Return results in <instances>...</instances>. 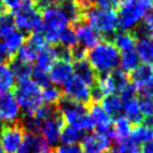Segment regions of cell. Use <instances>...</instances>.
<instances>
[{
    "label": "cell",
    "instance_id": "cell-49",
    "mask_svg": "<svg viewBox=\"0 0 153 153\" xmlns=\"http://www.w3.org/2000/svg\"><path fill=\"white\" fill-rule=\"evenodd\" d=\"M94 2V0H77V4H81L83 8H86V7H89L91 4Z\"/></svg>",
    "mask_w": 153,
    "mask_h": 153
},
{
    "label": "cell",
    "instance_id": "cell-21",
    "mask_svg": "<svg viewBox=\"0 0 153 153\" xmlns=\"http://www.w3.org/2000/svg\"><path fill=\"white\" fill-rule=\"evenodd\" d=\"M56 60H57L56 46L46 45L36 56V59H35L36 66L35 67L45 71V72H49L51 67L54 65Z\"/></svg>",
    "mask_w": 153,
    "mask_h": 153
},
{
    "label": "cell",
    "instance_id": "cell-41",
    "mask_svg": "<svg viewBox=\"0 0 153 153\" xmlns=\"http://www.w3.org/2000/svg\"><path fill=\"white\" fill-rule=\"evenodd\" d=\"M140 111L143 117H149L153 115V98L149 97H141L139 100Z\"/></svg>",
    "mask_w": 153,
    "mask_h": 153
},
{
    "label": "cell",
    "instance_id": "cell-39",
    "mask_svg": "<svg viewBox=\"0 0 153 153\" xmlns=\"http://www.w3.org/2000/svg\"><path fill=\"white\" fill-rule=\"evenodd\" d=\"M15 29V22L13 16L9 13H0V39Z\"/></svg>",
    "mask_w": 153,
    "mask_h": 153
},
{
    "label": "cell",
    "instance_id": "cell-24",
    "mask_svg": "<svg viewBox=\"0 0 153 153\" xmlns=\"http://www.w3.org/2000/svg\"><path fill=\"white\" fill-rule=\"evenodd\" d=\"M102 107L107 114L111 116V119H117L120 116H123V107H122V101L117 94L107 95L102 100Z\"/></svg>",
    "mask_w": 153,
    "mask_h": 153
},
{
    "label": "cell",
    "instance_id": "cell-5",
    "mask_svg": "<svg viewBox=\"0 0 153 153\" xmlns=\"http://www.w3.org/2000/svg\"><path fill=\"white\" fill-rule=\"evenodd\" d=\"M58 113L64 123L82 132H91L94 128L89 119L88 110L84 104L73 102L64 97L58 103Z\"/></svg>",
    "mask_w": 153,
    "mask_h": 153
},
{
    "label": "cell",
    "instance_id": "cell-20",
    "mask_svg": "<svg viewBox=\"0 0 153 153\" xmlns=\"http://www.w3.org/2000/svg\"><path fill=\"white\" fill-rule=\"evenodd\" d=\"M73 76L84 82L88 86L93 87L97 81V74L86 59L74 62L73 64Z\"/></svg>",
    "mask_w": 153,
    "mask_h": 153
},
{
    "label": "cell",
    "instance_id": "cell-53",
    "mask_svg": "<svg viewBox=\"0 0 153 153\" xmlns=\"http://www.w3.org/2000/svg\"><path fill=\"white\" fill-rule=\"evenodd\" d=\"M0 153H4V150H2V148H1V145H0Z\"/></svg>",
    "mask_w": 153,
    "mask_h": 153
},
{
    "label": "cell",
    "instance_id": "cell-45",
    "mask_svg": "<svg viewBox=\"0 0 153 153\" xmlns=\"http://www.w3.org/2000/svg\"><path fill=\"white\" fill-rule=\"evenodd\" d=\"M98 7L101 8H107V9H114L119 7L121 4V0H94Z\"/></svg>",
    "mask_w": 153,
    "mask_h": 153
},
{
    "label": "cell",
    "instance_id": "cell-23",
    "mask_svg": "<svg viewBox=\"0 0 153 153\" xmlns=\"http://www.w3.org/2000/svg\"><path fill=\"white\" fill-rule=\"evenodd\" d=\"M113 44L120 53L132 51L135 49L136 37L131 31H125V30L116 31L113 35Z\"/></svg>",
    "mask_w": 153,
    "mask_h": 153
},
{
    "label": "cell",
    "instance_id": "cell-8",
    "mask_svg": "<svg viewBox=\"0 0 153 153\" xmlns=\"http://www.w3.org/2000/svg\"><path fill=\"white\" fill-rule=\"evenodd\" d=\"M95 85L97 86L105 97L107 95L121 93L123 89H125L130 85V78L126 73L117 68L114 72L101 76V78H98L96 81Z\"/></svg>",
    "mask_w": 153,
    "mask_h": 153
},
{
    "label": "cell",
    "instance_id": "cell-31",
    "mask_svg": "<svg viewBox=\"0 0 153 153\" xmlns=\"http://www.w3.org/2000/svg\"><path fill=\"white\" fill-rule=\"evenodd\" d=\"M84 132L78 130L76 128H73L69 125H65L59 136V142H62L63 145H72L77 144L84 137Z\"/></svg>",
    "mask_w": 153,
    "mask_h": 153
},
{
    "label": "cell",
    "instance_id": "cell-16",
    "mask_svg": "<svg viewBox=\"0 0 153 153\" xmlns=\"http://www.w3.org/2000/svg\"><path fill=\"white\" fill-rule=\"evenodd\" d=\"M88 115L93 124V128L97 130V133L106 134L113 139V133H112L113 121L100 103L92 104V106L88 108Z\"/></svg>",
    "mask_w": 153,
    "mask_h": 153
},
{
    "label": "cell",
    "instance_id": "cell-37",
    "mask_svg": "<svg viewBox=\"0 0 153 153\" xmlns=\"http://www.w3.org/2000/svg\"><path fill=\"white\" fill-rule=\"evenodd\" d=\"M110 153H141L139 145L133 143L130 139L125 141H119L108 151Z\"/></svg>",
    "mask_w": 153,
    "mask_h": 153
},
{
    "label": "cell",
    "instance_id": "cell-19",
    "mask_svg": "<svg viewBox=\"0 0 153 153\" xmlns=\"http://www.w3.org/2000/svg\"><path fill=\"white\" fill-rule=\"evenodd\" d=\"M48 74L51 84L63 86L73 76V64L67 60H56Z\"/></svg>",
    "mask_w": 153,
    "mask_h": 153
},
{
    "label": "cell",
    "instance_id": "cell-38",
    "mask_svg": "<svg viewBox=\"0 0 153 153\" xmlns=\"http://www.w3.org/2000/svg\"><path fill=\"white\" fill-rule=\"evenodd\" d=\"M31 81L34 82L39 88H45L47 86L51 85V78H49V74L48 72L38 69L36 67H33V73H31Z\"/></svg>",
    "mask_w": 153,
    "mask_h": 153
},
{
    "label": "cell",
    "instance_id": "cell-13",
    "mask_svg": "<svg viewBox=\"0 0 153 153\" xmlns=\"http://www.w3.org/2000/svg\"><path fill=\"white\" fill-rule=\"evenodd\" d=\"M64 126V121L60 117L59 113L57 111V113L53 115L51 117L42 122L38 133L43 136L44 140L46 141L51 148L53 145H56L59 142L60 133H62V130Z\"/></svg>",
    "mask_w": 153,
    "mask_h": 153
},
{
    "label": "cell",
    "instance_id": "cell-17",
    "mask_svg": "<svg viewBox=\"0 0 153 153\" xmlns=\"http://www.w3.org/2000/svg\"><path fill=\"white\" fill-rule=\"evenodd\" d=\"M75 33H76L77 45L83 47L84 49L93 48L102 39V36L86 22H78L75 28Z\"/></svg>",
    "mask_w": 153,
    "mask_h": 153
},
{
    "label": "cell",
    "instance_id": "cell-10",
    "mask_svg": "<svg viewBox=\"0 0 153 153\" xmlns=\"http://www.w3.org/2000/svg\"><path fill=\"white\" fill-rule=\"evenodd\" d=\"M120 98L122 101L124 117L130 121L131 124H140L143 120V115L140 111L139 98L135 88L130 84L126 88L121 92Z\"/></svg>",
    "mask_w": 153,
    "mask_h": 153
},
{
    "label": "cell",
    "instance_id": "cell-47",
    "mask_svg": "<svg viewBox=\"0 0 153 153\" xmlns=\"http://www.w3.org/2000/svg\"><path fill=\"white\" fill-rule=\"evenodd\" d=\"M10 57H11V55L7 51L4 43L0 40V64H6L7 62L10 60Z\"/></svg>",
    "mask_w": 153,
    "mask_h": 153
},
{
    "label": "cell",
    "instance_id": "cell-55",
    "mask_svg": "<svg viewBox=\"0 0 153 153\" xmlns=\"http://www.w3.org/2000/svg\"><path fill=\"white\" fill-rule=\"evenodd\" d=\"M55 153H56V152H55Z\"/></svg>",
    "mask_w": 153,
    "mask_h": 153
},
{
    "label": "cell",
    "instance_id": "cell-26",
    "mask_svg": "<svg viewBox=\"0 0 153 153\" xmlns=\"http://www.w3.org/2000/svg\"><path fill=\"white\" fill-rule=\"evenodd\" d=\"M26 42V37L25 34L19 31L18 29L11 30L9 34H7L4 37V45L6 46L7 51H9L10 55H13V54H17L18 51L22 48V46L25 44Z\"/></svg>",
    "mask_w": 153,
    "mask_h": 153
},
{
    "label": "cell",
    "instance_id": "cell-42",
    "mask_svg": "<svg viewBox=\"0 0 153 153\" xmlns=\"http://www.w3.org/2000/svg\"><path fill=\"white\" fill-rule=\"evenodd\" d=\"M136 93H140L142 97H149L153 98V76L145 82L144 84L136 88Z\"/></svg>",
    "mask_w": 153,
    "mask_h": 153
},
{
    "label": "cell",
    "instance_id": "cell-14",
    "mask_svg": "<svg viewBox=\"0 0 153 153\" xmlns=\"http://www.w3.org/2000/svg\"><path fill=\"white\" fill-rule=\"evenodd\" d=\"M112 137L102 133H88L82 139L81 148L84 153H106L112 148Z\"/></svg>",
    "mask_w": 153,
    "mask_h": 153
},
{
    "label": "cell",
    "instance_id": "cell-54",
    "mask_svg": "<svg viewBox=\"0 0 153 153\" xmlns=\"http://www.w3.org/2000/svg\"><path fill=\"white\" fill-rule=\"evenodd\" d=\"M152 9H153V6H152Z\"/></svg>",
    "mask_w": 153,
    "mask_h": 153
},
{
    "label": "cell",
    "instance_id": "cell-29",
    "mask_svg": "<svg viewBox=\"0 0 153 153\" xmlns=\"http://www.w3.org/2000/svg\"><path fill=\"white\" fill-rule=\"evenodd\" d=\"M141 64V60L136 54L135 49L120 53V66L121 69L128 73H131Z\"/></svg>",
    "mask_w": 153,
    "mask_h": 153
},
{
    "label": "cell",
    "instance_id": "cell-46",
    "mask_svg": "<svg viewBox=\"0 0 153 153\" xmlns=\"http://www.w3.org/2000/svg\"><path fill=\"white\" fill-rule=\"evenodd\" d=\"M22 0H0V7L7 9V10H15L19 7Z\"/></svg>",
    "mask_w": 153,
    "mask_h": 153
},
{
    "label": "cell",
    "instance_id": "cell-33",
    "mask_svg": "<svg viewBox=\"0 0 153 153\" xmlns=\"http://www.w3.org/2000/svg\"><path fill=\"white\" fill-rule=\"evenodd\" d=\"M16 84V79L9 66L6 64H0V93L10 92Z\"/></svg>",
    "mask_w": 153,
    "mask_h": 153
},
{
    "label": "cell",
    "instance_id": "cell-15",
    "mask_svg": "<svg viewBox=\"0 0 153 153\" xmlns=\"http://www.w3.org/2000/svg\"><path fill=\"white\" fill-rule=\"evenodd\" d=\"M46 45L47 43L45 42L43 35L40 33H34V34L30 35L28 39L25 42V44L22 46V48L18 51L17 58L20 60H24L26 63L31 64L36 59L37 54Z\"/></svg>",
    "mask_w": 153,
    "mask_h": 153
},
{
    "label": "cell",
    "instance_id": "cell-1",
    "mask_svg": "<svg viewBox=\"0 0 153 153\" xmlns=\"http://www.w3.org/2000/svg\"><path fill=\"white\" fill-rule=\"evenodd\" d=\"M86 57L95 73L101 76L114 72L120 66V51L112 42H100L87 51Z\"/></svg>",
    "mask_w": 153,
    "mask_h": 153
},
{
    "label": "cell",
    "instance_id": "cell-51",
    "mask_svg": "<svg viewBox=\"0 0 153 153\" xmlns=\"http://www.w3.org/2000/svg\"><path fill=\"white\" fill-rule=\"evenodd\" d=\"M54 1L58 2V4H59L60 6H62V4H68V2H72V1H74V0H54Z\"/></svg>",
    "mask_w": 153,
    "mask_h": 153
},
{
    "label": "cell",
    "instance_id": "cell-11",
    "mask_svg": "<svg viewBox=\"0 0 153 153\" xmlns=\"http://www.w3.org/2000/svg\"><path fill=\"white\" fill-rule=\"evenodd\" d=\"M63 94L65 98L84 105L92 101V87L75 76H72L63 85Z\"/></svg>",
    "mask_w": 153,
    "mask_h": 153
},
{
    "label": "cell",
    "instance_id": "cell-28",
    "mask_svg": "<svg viewBox=\"0 0 153 153\" xmlns=\"http://www.w3.org/2000/svg\"><path fill=\"white\" fill-rule=\"evenodd\" d=\"M130 140L135 143L136 145L146 144L148 142L153 140V128L145 123H140L135 125V128L132 130Z\"/></svg>",
    "mask_w": 153,
    "mask_h": 153
},
{
    "label": "cell",
    "instance_id": "cell-18",
    "mask_svg": "<svg viewBox=\"0 0 153 153\" xmlns=\"http://www.w3.org/2000/svg\"><path fill=\"white\" fill-rule=\"evenodd\" d=\"M18 153H51V146L39 133H26Z\"/></svg>",
    "mask_w": 153,
    "mask_h": 153
},
{
    "label": "cell",
    "instance_id": "cell-32",
    "mask_svg": "<svg viewBox=\"0 0 153 153\" xmlns=\"http://www.w3.org/2000/svg\"><path fill=\"white\" fill-rule=\"evenodd\" d=\"M60 8L63 9L66 17H67L69 24H78L84 19V8L81 4H78L75 1L68 2V4H62Z\"/></svg>",
    "mask_w": 153,
    "mask_h": 153
},
{
    "label": "cell",
    "instance_id": "cell-36",
    "mask_svg": "<svg viewBox=\"0 0 153 153\" xmlns=\"http://www.w3.org/2000/svg\"><path fill=\"white\" fill-rule=\"evenodd\" d=\"M58 44L60 46L69 48V49L77 46V38L75 29L68 26L65 29L62 30L59 34V37H58Z\"/></svg>",
    "mask_w": 153,
    "mask_h": 153
},
{
    "label": "cell",
    "instance_id": "cell-44",
    "mask_svg": "<svg viewBox=\"0 0 153 153\" xmlns=\"http://www.w3.org/2000/svg\"><path fill=\"white\" fill-rule=\"evenodd\" d=\"M71 54H72V60L76 62V60L85 59L87 51H86V49H84L83 47L77 45V46L73 47L72 49H71Z\"/></svg>",
    "mask_w": 153,
    "mask_h": 153
},
{
    "label": "cell",
    "instance_id": "cell-27",
    "mask_svg": "<svg viewBox=\"0 0 153 153\" xmlns=\"http://www.w3.org/2000/svg\"><path fill=\"white\" fill-rule=\"evenodd\" d=\"M10 71L13 73L15 79L18 82L25 81L28 79L31 76L33 73V66L29 63H26L24 60L18 59L17 57L13 58V60H10Z\"/></svg>",
    "mask_w": 153,
    "mask_h": 153
},
{
    "label": "cell",
    "instance_id": "cell-52",
    "mask_svg": "<svg viewBox=\"0 0 153 153\" xmlns=\"http://www.w3.org/2000/svg\"><path fill=\"white\" fill-rule=\"evenodd\" d=\"M150 68H151V72H152V74H153V62L151 63V66H150Z\"/></svg>",
    "mask_w": 153,
    "mask_h": 153
},
{
    "label": "cell",
    "instance_id": "cell-34",
    "mask_svg": "<svg viewBox=\"0 0 153 153\" xmlns=\"http://www.w3.org/2000/svg\"><path fill=\"white\" fill-rule=\"evenodd\" d=\"M62 98H63L62 92L57 86L51 84L45 88H42V100H43V103H45L46 105L54 106L55 104L59 103Z\"/></svg>",
    "mask_w": 153,
    "mask_h": 153
},
{
    "label": "cell",
    "instance_id": "cell-6",
    "mask_svg": "<svg viewBox=\"0 0 153 153\" xmlns=\"http://www.w3.org/2000/svg\"><path fill=\"white\" fill-rule=\"evenodd\" d=\"M15 27L22 33H39L42 28V15L33 0H22L17 9L13 10Z\"/></svg>",
    "mask_w": 153,
    "mask_h": 153
},
{
    "label": "cell",
    "instance_id": "cell-7",
    "mask_svg": "<svg viewBox=\"0 0 153 153\" xmlns=\"http://www.w3.org/2000/svg\"><path fill=\"white\" fill-rule=\"evenodd\" d=\"M13 95L25 115L33 114L38 107L43 105L42 88H39L30 78L18 82Z\"/></svg>",
    "mask_w": 153,
    "mask_h": 153
},
{
    "label": "cell",
    "instance_id": "cell-30",
    "mask_svg": "<svg viewBox=\"0 0 153 153\" xmlns=\"http://www.w3.org/2000/svg\"><path fill=\"white\" fill-rule=\"evenodd\" d=\"M153 76L152 72H151V68L149 65L146 64H140L137 67L131 72V84L134 88H139L142 84H144L145 82L150 79Z\"/></svg>",
    "mask_w": 153,
    "mask_h": 153
},
{
    "label": "cell",
    "instance_id": "cell-25",
    "mask_svg": "<svg viewBox=\"0 0 153 153\" xmlns=\"http://www.w3.org/2000/svg\"><path fill=\"white\" fill-rule=\"evenodd\" d=\"M132 124L130 121L125 119L124 116H120L114 120L112 124V133L113 139H116L117 141H125L128 140L132 133Z\"/></svg>",
    "mask_w": 153,
    "mask_h": 153
},
{
    "label": "cell",
    "instance_id": "cell-2",
    "mask_svg": "<svg viewBox=\"0 0 153 153\" xmlns=\"http://www.w3.org/2000/svg\"><path fill=\"white\" fill-rule=\"evenodd\" d=\"M152 0H124L119 6L117 19L122 30L131 31L140 25L152 8Z\"/></svg>",
    "mask_w": 153,
    "mask_h": 153
},
{
    "label": "cell",
    "instance_id": "cell-48",
    "mask_svg": "<svg viewBox=\"0 0 153 153\" xmlns=\"http://www.w3.org/2000/svg\"><path fill=\"white\" fill-rule=\"evenodd\" d=\"M141 153H153V140L143 145V148L141 150Z\"/></svg>",
    "mask_w": 153,
    "mask_h": 153
},
{
    "label": "cell",
    "instance_id": "cell-9",
    "mask_svg": "<svg viewBox=\"0 0 153 153\" xmlns=\"http://www.w3.org/2000/svg\"><path fill=\"white\" fill-rule=\"evenodd\" d=\"M25 131L20 124H0V145L4 153H18Z\"/></svg>",
    "mask_w": 153,
    "mask_h": 153
},
{
    "label": "cell",
    "instance_id": "cell-43",
    "mask_svg": "<svg viewBox=\"0 0 153 153\" xmlns=\"http://www.w3.org/2000/svg\"><path fill=\"white\" fill-rule=\"evenodd\" d=\"M56 153H84L81 145L72 144V145H60L57 148Z\"/></svg>",
    "mask_w": 153,
    "mask_h": 153
},
{
    "label": "cell",
    "instance_id": "cell-4",
    "mask_svg": "<svg viewBox=\"0 0 153 153\" xmlns=\"http://www.w3.org/2000/svg\"><path fill=\"white\" fill-rule=\"evenodd\" d=\"M69 22L63 9L58 6H51L44 9L42 13V28L40 34L47 44H58V37L60 31L68 27Z\"/></svg>",
    "mask_w": 153,
    "mask_h": 153
},
{
    "label": "cell",
    "instance_id": "cell-3",
    "mask_svg": "<svg viewBox=\"0 0 153 153\" xmlns=\"http://www.w3.org/2000/svg\"><path fill=\"white\" fill-rule=\"evenodd\" d=\"M84 19L101 36H113L119 28L117 13L114 9L89 6L84 8Z\"/></svg>",
    "mask_w": 153,
    "mask_h": 153
},
{
    "label": "cell",
    "instance_id": "cell-50",
    "mask_svg": "<svg viewBox=\"0 0 153 153\" xmlns=\"http://www.w3.org/2000/svg\"><path fill=\"white\" fill-rule=\"evenodd\" d=\"M144 123L146 124V125H149L151 128H153V115H152V116H149V117H146V120H145Z\"/></svg>",
    "mask_w": 153,
    "mask_h": 153
},
{
    "label": "cell",
    "instance_id": "cell-12",
    "mask_svg": "<svg viewBox=\"0 0 153 153\" xmlns=\"http://www.w3.org/2000/svg\"><path fill=\"white\" fill-rule=\"evenodd\" d=\"M22 110L11 92L0 93V124H16Z\"/></svg>",
    "mask_w": 153,
    "mask_h": 153
},
{
    "label": "cell",
    "instance_id": "cell-40",
    "mask_svg": "<svg viewBox=\"0 0 153 153\" xmlns=\"http://www.w3.org/2000/svg\"><path fill=\"white\" fill-rule=\"evenodd\" d=\"M56 113H57V110H56L55 107L51 106V105H46V104H45V105H42L40 107H38L33 114H30V115L34 116L39 123H42L44 121H46L47 119L51 117V116L54 114H56Z\"/></svg>",
    "mask_w": 153,
    "mask_h": 153
},
{
    "label": "cell",
    "instance_id": "cell-22",
    "mask_svg": "<svg viewBox=\"0 0 153 153\" xmlns=\"http://www.w3.org/2000/svg\"><path fill=\"white\" fill-rule=\"evenodd\" d=\"M135 51L143 64L149 65L153 62V38L140 37L136 38Z\"/></svg>",
    "mask_w": 153,
    "mask_h": 153
},
{
    "label": "cell",
    "instance_id": "cell-35",
    "mask_svg": "<svg viewBox=\"0 0 153 153\" xmlns=\"http://www.w3.org/2000/svg\"><path fill=\"white\" fill-rule=\"evenodd\" d=\"M136 38L140 37H151L153 38V13H148L140 25L135 28Z\"/></svg>",
    "mask_w": 153,
    "mask_h": 153
}]
</instances>
